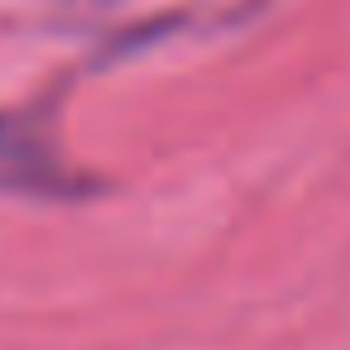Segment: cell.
<instances>
[{
	"mask_svg": "<svg viewBox=\"0 0 350 350\" xmlns=\"http://www.w3.org/2000/svg\"><path fill=\"white\" fill-rule=\"evenodd\" d=\"M0 192L10 197H39V202H72L87 197L92 183L63 163L53 139L15 111H0Z\"/></svg>",
	"mask_w": 350,
	"mask_h": 350,
	"instance_id": "6da1fadb",
	"label": "cell"
}]
</instances>
